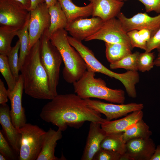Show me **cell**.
<instances>
[{
	"instance_id": "1",
	"label": "cell",
	"mask_w": 160,
	"mask_h": 160,
	"mask_svg": "<svg viewBox=\"0 0 160 160\" xmlns=\"http://www.w3.org/2000/svg\"><path fill=\"white\" fill-rule=\"evenodd\" d=\"M51 100L43 107L40 116L62 131L68 126L79 127L86 121L101 124L107 120L76 94L58 95Z\"/></svg>"
},
{
	"instance_id": "2",
	"label": "cell",
	"mask_w": 160,
	"mask_h": 160,
	"mask_svg": "<svg viewBox=\"0 0 160 160\" xmlns=\"http://www.w3.org/2000/svg\"><path fill=\"white\" fill-rule=\"evenodd\" d=\"M40 47L39 40L30 50L20 71L26 94L37 99L51 100L55 97L50 90L48 76L41 62Z\"/></svg>"
},
{
	"instance_id": "3",
	"label": "cell",
	"mask_w": 160,
	"mask_h": 160,
	"mask_svg": "<svg viewBox=\"0 0 160 160\" xmlns=\"http://www.w3.org/2000/svg\"><path fill=\"white\" fill-rule=\"evenodd\" d=\"M68 36L65 29H61L55 32L49 38L60 52L64 62V79L68 83L73 84L81 78L87 67L81 55L70 44Z\"/></svg>"
},
{
	"instance_id": "4",
	"label": "cell",
	"mask_w": 160,
	"mask_h": 160,
	"mask_svg": "<svg viewBox=\"0 0 160 160\" xmlns=\"http://www.w3.org/2000/svg\"><path fill=\"white\" fill-rule=\"evenodd\" d=\"M95 73L87 70L79 80L73 83L75 93L83 99L95 98L124 104L125 99L124 91L108 87L103 80L95 77Z\"/></svg>"
},
{
	"instance_id": "5",
	"label": "cell",
	"mask_w": 160,
	"mask_h": 160,
	"mask_svg": "<svg viewBox=\"0 0 160 160\" xmlns=\"http://www.w3.org/2000/svg\"><path fill=\"white\" fill-rule=\"evenodd\" d=\"M40 40L41 62L48 76L50 90L55 97L58 95L57 88L63 59L57 48L45 33Z\"/></svg>"
},
{
	"instance_id": "6",
	"label": "cell",
	"mask_w": 160,
	"mask_h": 160,
	"mask_svg": "<svg viewBox=\"0 0 160 160\" xmlns=\"http://www.w3.org/2000/svg\"><path fill=\"white\" fill-rule=\"evenodd\" d=\"M18 129L21 135L19 159L36 160L41 151L46 132L36 125L27 123Z\"/></svg>"
},
{
	"instance_id": "7",
	"label": "cell",
	"mask_w": 160,
	"mask_h": 160,
	"mask_svg": "<svg viewBox=\"0 0 160 160\" xmlns=\"http://www.w3.org/2000/svg\"><path fill=\"white\" fill-rule=\"evenodd\" d=\"M30 16V12L15 0H0V27L18 30Z\"/></svg>"
},
{
	"instance_id": "8",
	"label": "cell",
	"mask_w": 160,
	"mask_h": 160,
	"mask_svg": "<svg viewBox=\"0 0 160 160\" xmlns=\"http://www.w3.org/2000/svg\"><path fill=\"white\" fill-rule=\"evenodd\" d=\"M94 40H102L108 43L123 44L133 49L127 32L124 29L120 20L116 17L105 22L97 31L84 41Z\"/></svg>"
},
{
	"instance_id": "9",
	"label": "cell",
	"mask_w": 160,
	"mask_h": 160,
	"mask_svg": "<svg viewBox=\"0 0 160 160\" xmlns=\"http://www.w3.org/2000/svg\"><path fill=\"white\" fill-rule=\"evenodd\" d=\"M30 12L28 26L29 50L48 29L50 24L49 7L45 2L39 4Z\"/></svg>"
},
{
	"instance_id": "10",
	"label": "cell",
	"mask_w": 160,
	"mask_h": 160,
	"mask_svg": "<svg viewBox=\"0 0 160 160\" xmlns=\"http://www.w3.org/2000/svg\"><path fill=\"white\" fill-rule=\"evenodd\" d=\"M88 105L93 109L104 114L108 121L125 116L133 112L142 110V103H130L127 104H114L105 103L99 100L85 99Z\"/></svg>"
},
{
	"instance_id": "11",
	"label": "cell",
	"mask_w": 160,
	"mask_h": 160,
	"mask_svg": "<svg viewBox=\"0 0 160 160\" xmlns=\"http://www.w3.org/2000/svg\"><path fill=\"white\" fill-rule=\"evenodd\" d=\"M67 38L70 44L79 52L85 61L87 70L104 74L120 81L124 80V75L123 73L114 72L105 67L96 58L92 51L83 44L81 41L71 36H68Z\"/></svg>"
},
{
	"instance_id": "12",
	"label": "cell",
	"mask_w": 160,
	"mask_h": 160,
	"mask_svg": "<svg viewBox=\"0 0 160 160\" xmlns=\"http://www.w3.org/2000/svg\"><path fill=\"white\" fill-rule=\"evenodd\" d=\"M116 17L127 32L133 30L146 29L150 31L152 36L160 28V14L152 17L146 13H138L129 18L120 12Z\"/></svg>"
},
{
	"instance_id": "13",
	"label": "cell",
	"mask_w": 160,
	"mask_h": 160,
	"mask_svg": "<svg viewBox=\"0 0 160 160\" xmlns=\"http://www.w3.org/2000/svg\"><path fill=\"white\" fill-rule=\"evenodd\" d=\"M23 89L24 80L21 74L13 90L11 91L7 90L8 97L11 105L10 115L11 121L14 127L18 129L26 123L25 110L22 103Z\"/></svg>"
},
{
	"instance_id": "14",
	"label": "cell",
	"mask_w": 160,
	"mask_h": 160,
	"mask_svg": "<svg viewBox=\"0 0 160 160\" xmlns=\"http://www.w3.org/2000/svg\"><path fill=\"white\" fill-rule=\"evenodd\" d=\"M104 22L97 17L79 18L68 23L65 29L71 36L82 41L97 31Z\"/></svg>"
},
{
	"instance_id": "15",
	"label": "cell",
	"mask_w": 160,
	"mask_h": 160,
	"mask_svg": "<svg viewBox=\"0 0 160 160\" xmlns=\"http://www.w3.org/2000/svg\"><path fill=\"white\" fill-rule=\"evenodd\" d=\"M156 148L154 142L150 137L133 139L126 142L125 153L132 160H150Z\"/></svg>"
},
{
	"instance_id": "16",
	"label": "cell",
	"mask_w": 160,
	"mask_h": 160,
	"mask_svg": "<svg viewBox=\"0 0 160 160\" xmlns=\"http://www.w3.org/2000/svg\"><path fill=\"white\" fill-rule=\"evenodd\" d=\"M0 123L10 145L16 153L19 155L21 135L12 122L10 110L6 103L0 105Z\"/></svg>"
},
{
	"instance_id": "17",
	"label": "cell",
	"mask_w": 160,
	"mask_h": 160,
	"mask_svg": "<svg viewBox=\"0 0 160 160\" xmlns=\"http://www.w3.org/2000/svg\"><path fill=\"white\" fill-rule=\"evenodd\" d=\"M107 134L101 127L100 123L91 122L86 145L81 160H92L96 153L100 148L101 143Z\"/></svg>"
},
{
	"instance_id": "18",
	"label": "cell",
	"mask_w": 160,
	"mask_h": 160,
	"mask_svg": "<svg viewBox=\"0 0 160 160\" xmlns=\"http://www.w3.org/2000/svg\"><path fill=\"white\" fill-rule=\"evenodd\" d=\"M87 0L93 4L92 17H99L104 22L116 17L124 4L116 0Z\"/></svg>"
},
{
	"instance_id": "19",
	"label": "cell",
	"mask_w": 160,
	"mask_h": 160,
	"mask_svg": "<svg viewBox=\"0 0 160 160\" xmlns=\"http://www.w3.org/2000/svg\"><path fill=\"white\" fill-rule=\"evenodd\" d=\"M142 110L133 112L124 117L114 121H108L101 124L102 128L107 134L123 132L126 129L143 119Z\"/></svg>"
},
{
	"instance_id": "20",
	"label": "cell",
	"mask_w": 160,
	"mask_h": 160,
	"mask_svg": "<svg viewBox=\"0 0 160 160\" xmlns=\"http://www.w3.org/2000/svg\"><path fill=\"white\" fill-rule=\"evenodd\" d=\"M62 131L50 128L46 132L41 152L36 160H58L55 155L57 142L62 138Z\"/></svg>"
},
{
	"instance_id": "21",
	"label": "cell",
	"mask_w": 160,
	"mask_h": 160,
	"mask_svg": "<svg viewBox=\"0 0 160 160\" xmlns=\"http://www.w3.org/2000/svg\"><path fill=\"white\" fill-rule=\"evenodd\" d=\"M67 18L68 23L79 18H87L92 15L93 6L89 3L82 7L75 5L72 0H58Z\"/></svg>"
},
{
	"instance_id": "22",
	"label": "cell",
	"mask_w": 160,
	"mask_h": 160,
	"mask_svg": "<svg viewBox=\"0 0 160 160\" xmlns=\"http://www.w3.org/2000/svg\"><path fill=\"white\" fill-rule=\"evenodd\" d=\"M50 24L48 29L44 33L49 38L57 31L65 28L68 22L66 16L57 1L49 7Z\"/></svg>"
},
{
	"instance_id": "23",
	"label": "cell",
	"mask_w": 160,
	"mask_h": 160,
	"mask_svg": "<svg viewBox=\"0 0 160 160\" xmlns=\"http://www.w3.org/2000/svg\"><path fill=\"white\" fill-rule=\"evenodd\" d=\"M123 132L107 134L102 141L100 148L120 155L125 153L126 143L123 137Z\"/></svg>"
},
{
	"instance_id": "24",
	"label": "cell",
	"mask_w": 160,
	"mask_h": 160,
	"mask_svg": "<svg viewBox=\"0 0 160 160\" xmlns=\"http://www.w3.org/2000/svg\"><path fill=\"white\" fill-rule=\"evenodd\" d=\"M152 134L149 127L142 119L126 129L123 132V137L126 143L132 139L149 138Z\"/></svg>"
},
{
	"instance_id": "25",
	"label": "cell",
	"mask_w": 160,
	"mask_h": 160,
	"mask_svg": "<svg viewBox=\"0 0 160 160\" xmlns=\"http://www.w3.org/2000/svg\"><path fill=\"white\" fill-rule=\"evenodd\" d=\"M105 43L106 57L110 63L117 62L132 53V49L127 45L119 43Z\"/></svg>"
},
{
	"instance_id": "26",
	"label": "cell",
	"mask_w": 160,
	"mask_h": 160,
	"mask_svg": "<svg viewBox=\"0 0 160 160\" xmlns=\"http://www.w3.org/2000/svg\"><path fill=\"white\" fill-rule=\"evenodd\" d=\"M30 18V17L23 27L18 30L17 32L16 36L19 38L20 44L18 62V66L20 70L30 51L28 49L29 36L28 31Z\"/></svg>"
},
{
	"instance_id": "27",
	"label": "cell",
	"mask_w": 160,
	"mask_h": 160,
	"mask_svg": "<svg viewBox=\"0 0 160 160\" xmlns=\"http://www.w3.org/2000/svg\"><path fill=\"white\" fill-rule=\"evenodd\" d=\"M140 53L136 52L129 54L117 62L110 63V67L113 69L122 68L137 71V60Z\"/></svg>"
},
{
	"instance_id": "28",
	"label": "cell",
	"mask_w": 160,
	"mask_h": 160,
	"mask_svg": "<svg viewBox=\"0 0 160 160\" xmlns=\"http://www.w3.org/2000/svg\"><path fill=\"white\" fill-rule=\"evenodd\" d=\"M17 31L0 27V54L8 55L12 47V41Z\"/></svg>"
},
{
	"instance_id": "29",
	"label": "cell",
	"mask_w": 160,
	"mask_h": 160,
	"mask_svg": "<svg viewBox=\"0 0 160 160\" xmlns=\"http://www.w3.org/2000/svg\"><path fill=\"white\" fill-rule=\"evenodd\" d=\"M0 71L7 83L8 91H12L17 81L11 71L7 55L0 54Z\"/></svg>"
},
{
	"instance_id": "30",
	"label": "cell",
	"mask_w": 160,
	"mask_h": 160,
	"mask_svg": "<svg viewBox=\"0 0 160 160\" xmlns=\"http://www.w3.org/2000/svg\"><path fill=\"white\" fill-rule=\"evenodd\" d=\"M155 59L153 52L145 51L140 53L137 60L138 71L143 72L150 71L154 65Z\"/></svg>"
},
{
	"instance_id": "31",
	"label": "cell",
	"mask_w": 160,
	"mask_h": 160,
	"mask_svg": "<svg viewBox=\"0 0 160 160\" xmlns=\"http://www.w3.org/2000/svg\"><path fill=\"white\" fill-rule=\"evenodd\" d=\"M20 44L18 40L15 45L12 47L7 55L8 63L12 73L17 81L18 80L19 75L20 71L18 66L19 57L18 52L20 49Z\"/></svg>"
},
{
	"instance_id": "32",
	"label": "cell",
	"mask_w": 160,
	"mask_h": 160,
	"mask_svg": "<svg viewBox=\"0 0 160 160\" xmlns=\"http://www.w3.org/2000/svg\"><path fill=\"white\" fill-rule=\"evenodd\" d=\"M0 152L7 159L15 160L16 159V152L12 147H10L1 130L0 131Z\"/></svg>"
},
{
	"instance_id": "33",
	"label": "cell",
	"mask_w": 160,
	"mask_h": 160,
	"mask_svg": "<svg viewBox=\"0 0 160 160\" xmlns=\"http://www.w3.org/2000/svg\"><path fill=\"white\" fill-rule=\"evenodd\" d=\"M132 48L137 47L145 50L147 49V42L140 36L138 31L133 30L127 32Z\"/></svg>"
},
{
	"instance_id": "34",
	"label": "cell",
	"mask_w": 160,
	"mask_h": 160,
	"mask_svg": "<svg viewBox=\"0 0 160 160\" xmlns=\"http://www.w3.org/2000/svg\"><path fill=\"white\" fill-rule=\"evenodd\" d=\"M120 155L100 148L96 153L92 160H119Z\"/></svg>"
},
{
	"instance_id": "35",
	"label": "cell",
	"mask_w": 160,
	"mask_h": 160,
	"mask_svg": "<svg viewBox=\"0 0 160 160\" xmlns=\"http://www.w3.org/2000/svg\"><path fill=\"white\" fill-rule=\"evenodd\" d=\"M155 49H160V28L147 42L145 51L150 52Z\"/></svg>"
},
{
	"instance_id": "36",
	"label": "cell",
	"mask_w": 160,
	"mask_h": 160,
	"mask_svg": "<svg viewBox=\"0 0 160 160\" xmlns=\"http://www.w3.org/2000/svg\"><path fill=\"white\" fill-rule=\"evenodd\" d=\"M144 6L146 12L152 11L160 14V0H137Z\"/></svg>"
},
{
	"instance_id": "37",
	"label": "cell",
	"mask_w": 160,
	"mask_h": 160,
	"mask_svg": "<svg viewBox=\"0 0 160 160\" xmlns=\"http://www.w3.org/2000/svg\"><path fill=\"white\" fill-rule=\"evenodd\" d=\"M8 93L7 90L5 87L4 83L0 79V104H4L8 101Z\"/></svg>"
},
{
	"instance_id": "38",
	"label": "cell",
	"mask_w": 160,
	"mask_h": 160,
	"mask_svg": "<svg viewBox=\"0 0 160 160\" xmlns=\"http://www.w3.org/2000/svg\"><path fill=\"white\" fill-rule=\"evenodd\" d=\"M141 37L147 42L152 37V34L150 31L146 29H142L138 31Z\"/></svg>"
},
{
	"instance_id": "39",
	"label": "cell",
	"mask_w": 160,
	"mask_h": 160,
	"mask_svg": "<svg viewBox=\"0 0 160 160\" xmlns=\"http://www.w3.org/2000/svg\"><path fill=\"white\" fill-rule=\"evenodd\" d=\"M150 160H160V145H157Z\"/></svg>"
},
{
	"instance_id": "40",
	"label": "cell",
	"mask_w": 160,
	"mask_h": 160,
	"mask_svg": "<svg viewBox=\"0 0 160 160\" xmlns=\"http://www.w3.org/2000/svg\"><path fill=\"white\" fill-rule=\"evenodd\" d=\"M21 3L24 7L30 11L31 6V0H15Z\"/></svg>"
},
{
	"instance_id": "41",
	"label": "cell",
	"mask_w": 160,
	"mask_h": 160,
	"mask_svg": "<svg viewBox=\"0 0 160 160\" xmlns=\"http://www.w3.org/2000/svg\"><path fill=\"white\" fill-rule=\"evenodd\" d=\"M31 6L30 11L34 9L40 4L45 2V0H31Z\"/></svg>"
},
{
	"instance_id": "42",
	"label": "cell",
	"mask_w": 160,
	"mask_h": 160,
	"mask_svg": "<svg viewBox=\"0 0 160 160\" xmlns=\"http://www.w3.org/2000/svg\"><path fill=\"white\" fill-rule=\"evenodd\" d=\"M158 53L157 57L154 60V65L160 67V49L158 50Z\"/></svg>"
},
{
	"instance_id": "43",
	"label": "cell",
	"mask_w": 160,
	"mask_h": 160,
	"mask_svg": "<svg viewBox=\"0 0 160 160\" xmlns=\"http://www.w3.org/2000/svg\"><path fill=\"white\" fill-rule=\"evenodd\" d=\"M119 160H132L130 156L126 153L121 155Z\"/></svg>"
},
{
	"instance_id": "44",
	"label": "cell",
	"mask_w": 160,
	"mask_h": 160,
	"mask_svg": "<svg viewBox=\"0 0 160 160\" xmlns=\"http://www.w3.org/2000/svg\"><path fill=\"white\" fill-rule=\"evenodd\" d=\"M45 3L48 7L55 4L58 0H45Z\"/></svg>"
},
{
	"instance_id": "45",
	"label": "cell",
	"mask_w": 160,
	"mask_h": 160,
	"mask_svg": "<svg viewBox=\"0 0 160 160\" xmlns=\"http://www.w3.org/2000/svg\"><path fill=\"white\" fill-rule=\"evenodd\" d=\"M6 158L2 154H0V160H7Z\"/></svg>"
},
{
	"instance_id": "46",
	"label": "cell",
	"mask_w": 160,
	"mask_h": 160,
	"mask_svg": "<svg viewBox=\"0 0 160 160\" xmlns=\"http://www.w3.org/2000/svg\"><path fill=\"white\" fill-rule=\"evenodd\" d=\"M117 1H121V2H124V1H126L128 0H116Z\"/></svg>"
}]
</instances>
